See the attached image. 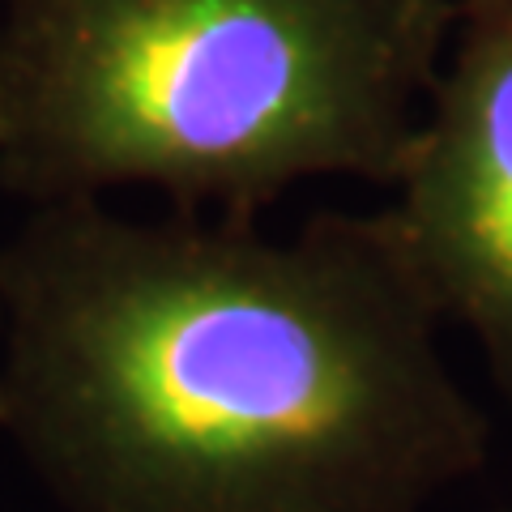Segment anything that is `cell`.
<instances>
[{
	"label": "cell",
	"mask_w": 512,
	"mask_h": 512,
	"mask_svg": "<svg viewBox=\"0 0 512 512\" xmlns=\"http://www.w3.org/2000/svg\"><path fill=\"white\" fill-rule=\"evenodd\" d=\"M389 210L133 222L35 205L0 248V431L64 512H423L491 427Z\"/></svg>",
	"instance_id": "6da1fadb"
},
{
	"label": "cell",
	"mask_w": 512,
	"mask_h": 512,
	"mask_svg": "<svg viewBox=\"0 0 512 512\" xmlns=\"http://www.w3.org/2000/svg\"><path fill=\"white\" fill-rule=\"evenodd\" d=\"M389 214L440 316L478 338L512 410V0H457Z\"/></svg>",
	"instance_id": "3957f363"
},
{
	"label": "cell",
	"mask_w": 512,
	"mask_h": 512,
	"mask_svg": "<svg viewBox=\"0 0 512 512\" xmlns=\"http://www.w3.org/2000/svg\"><path fill=\"white\" fill-rule=\"evenodd\" d=\"M453 30L457 0H5L0 192L261 218L316 175L397 188Z\"/></svg>",
	"instance_id": "7a4b0ae2"
}]
</instances>
